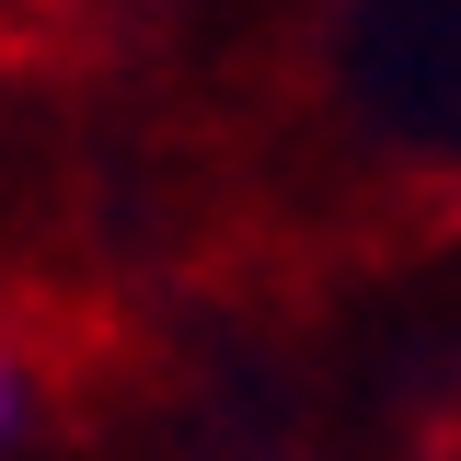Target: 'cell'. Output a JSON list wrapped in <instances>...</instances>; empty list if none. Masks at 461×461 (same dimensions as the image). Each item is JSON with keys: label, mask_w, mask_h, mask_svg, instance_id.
Here are the masks:
<instances>
[{"label": "cell", "mask_w": 461, "mask_h": 461, "mask_svg": "<svg viewBox=\"0 0 461 461\" xmlns=\"http://www.w3.org/2000/svg\"><path fill=\"white\" fill-rule=\"evenodd\" d=\"M23 415V369H12V346H0V427Z\"/></svg>", "instance_id": "1"}]
</instances>
